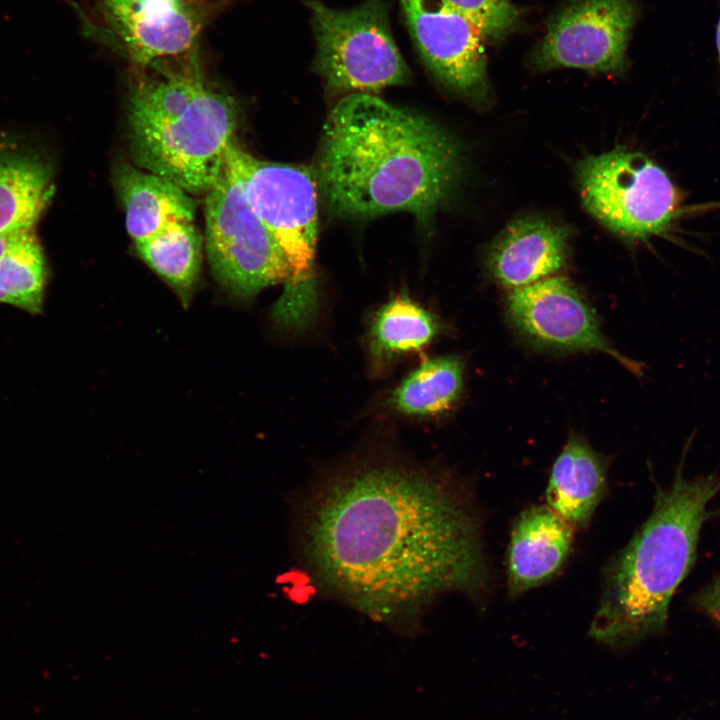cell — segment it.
I'll use <instances>...</instances> for the list:
<instances>
[{
	"label": "cell",
	"mask_w": 720,
	"mask_h": 720,
	"mask_svg": "<svg viewBox=\"0 0 720 720\" xmlns=\"http://www.w3.org/2000/svg\"><path fill=\"white\" fill-rule=\"evenodd\" d=\"M464 364L458 356H439L412 370L386 399L399 415L429 418L449 411L463 390Z\"/></svg>",
	"instance_id": "19"
},
{
	"label": "cell",
	"mask_w": 720,
	"mask_h": 720,
	"mask_svg": "<svg viewBox=\"0 0 720 720\" xmlns=\"http://www.w3.org/2000/svg\"><path fill=\"white\" fill-rule=\"evenodd\" d=\"M47 283L43 249L31 230L15 232L0 257V302L40 313Z\"/></svg>",
	"instance_id": "21"
},
{
	"label": "cell",
	"mask_w": 720,
	"mask_h": 720,
	"mask_svg": "<svg viewBox=\"0 0 720 720\" xmlns=\"http://www.w3.org/2000/svg\"><path fill=\"white\" fill-rule=\"evenodd\" d=\"M102 26L136 67L188 56L200 17L181 0H97Z\"/></svg>",
	"instance_id": "12"
},
{
	"label": "cell",
	"mask_w": 720,
	"mask_h": 720,
	"mask_svg": "<svg viewBox=\"0 0 720 720\" xmlns=\"http://www.w3.org/2000/svg\"><path fill=\"white\" fill-rule=\"evenodd\" d=\"M181 1H183V2H186V3H187V1H189V0H181Z\"/></svg>",
	"instance_id": "26"
},
{
	"label": "cell",
	"mask_w": 720,
	"mask_h": 720,
	"mask_svg": "<svg viewBox=\"0 0 720 720\" xmlns=\"http://www.w3.org/2000/svg\"><path fill=\"white\" fill-rule=\"evenodd\" d=\"M479 520L448 473L382 450L319 478L298 505L296 533L325 592L409 634L443 594L486 596Z\"/></svg>",
	"instance_id": "1"
},
{
	"label": "cell",
	"mask_w": 720,
	"mask_h": 720,
	"mask_svg": "<svg viewBox=\"0 0 720 720\" xmlns=\"http://www.w3.org/2000/svg\"><path fill=\"white\" fill-rule=\"evenodd\" d=\"M230 156L252 208L282 249L291 269V279L284 285L276 310L294 321L314 319L319 306L313 269L318 229L314 170L255 158L237 143Z\"/></svg>",
	"instance_id": "5"
},
{
	"label": "cell",
	"mask_w": 720,
	"mask_h": 720,
	"mask_svg": "<svg viewBox=\"0 0 720 720\" xmlns=\"http://www.w3.org/2000/svg\"><path fill=\"white\" fill-rule=\"evenodd\" d=\"M695 431L686 440L674 478L657 488L653 509L630 542L604 570L589 634L610 647H626L665 629L671 599L690 571L707 507L720 492L716 472L683 473Z\"/></svg>",
	"instance_id": "3"
},
{
	"label": "cell",
	"mask_w": 720,
	"mask_h": 720,
	"mask_svg": "<svg viewBox=\"0 0 720 720\" xmlns=\"http://www.w3.org/2000/svg\"><path fill=\"white\" fill-rule=\"evenodd\" d=\"M316 40L315 68L331 95L373 94L403 85L410 71L399 52L382 0L345 10L310 0Z\"/></svg>",
	"instance_id": "6"
},
{
	"label": "cell",
	"mask_w": 720,
	"mask_h": 720,
	"mask_svg": "<svg viewBox=\"0 0 720 720\" xmlns=\"http://www.w3.org/2000/svg\"><path fill=\"white\" fill-rule=\"evenodd\" d=\"M572 528L548 506H531L520 514L507 550L511 597L544 584L560 571L572 546Z\"/></svg>",
	"instance_id": "14"
},
{
	"label": "cell",
	"mask_w": 720,
	"mask_h": 720,
	"mask_svg": "<svg viewBox=\"0 0 720 720\" xmlns=\"http://www.w3.org/2000/svg\"><path fill=\"white\" fill-rule=\"evenodd\" d=\"M461 169L459 146L431 119L352 93L329 112L313 170L336 216L406 211L425 222L451 195Z\"/></svg>",
	"instance_id": "2"
},
{
	"label": "cell",
	"mask_w": 720,
	"mask_h": 720,
	"mask_svg": "<svg viewBox=\"0 0 720 720\" xmlns=\"http://www.w3.org/2000/svg\"><path fill=\"white\" fill-rule=\"evenodd\" d=\"M637 18L634 0H574L550 21L533 64L541 70L622 71Z\"/></svg>",
	"instance_id": "9"
},
{
	"label": "cell",
	"mask_w": 720,
	"mask_h": 720,
	"mask_svg": "<svg viewBox=\"0 0 720 720\" xmlns=\"http://www.w3.org/2000/svg\"><path fill=\"white\" fill-rule=\"evenodd\" d=\"M568 237L565 226L545 218L516 219L489 248V274L509 290L554 276L566 263Z\"/></svg>",
	"instance_id": "13"
},
{
	"label": "cell",
	"mask_w": 720,
	"mask_h": 720,
	"mask_svg": "<svg viewBox=\"0 0 720 720\" xmlns=\"http://www.w3.org/2000/svg\"><path fill=\"white\" fill-rule=\"evenodd\" d=\"M715 44H716V52H717L718 64H719V67H720V13H719L718 21H717V24H716Z\"/></svg>",
	"instance_id": "24"
},
{
	"label": "cell",
	"mask_w": 720,
	"mask_h": 720,
	"mask_svg": "<svg viewBox=\"0 0 720 720\" xmlns=\"http://www.w3.org/2000/svg\"><path fill=\"white\" fill-rule=\"evenodd\" d=\"M205 245L216 280L232 295L249 300L291 279L287 259L252 208L231 159L205 193Z\"/></svg>",
	"instance_id": "7"
},
{
	"label": "cell",
	"mask_w": 720,
	"mask_h": 720,
	"mask_svg": "<svg viewBox=\"0 0 720 720\" xmlns=\"http://www.w3.org/2000/svg\"><path fill=\"white\" fill-rule=\"evenodd\" d=\"M607 490V461L571 434L556 458L546 490L548 507L572 527L590 522Z\"/></svg>",
	"instance_id": "17"
},
{
	"label": "cell",
	"mask_w": 720,
	"mask_h": 720,
	"mask_svg": "<svg viewBox=\"0 0 720 720\" xmlns=\"http://www.w3.org/2000/svg\"><path fill=\"white\" fill-rule=\"evenodd\" d=\"M133 81L128 101L129 147L135 165L190 194H205L236 144L238 107L208 83L193 59L179 68L152 64Z\"/></svg>",
	"instance_id": "4"
},
{
	"label": "cell",
	"mask_w": 720,
	"mask_h": 720,
	"mask_svg": "<svg viewBox=\"0 0 720 720\" xmlns=\"http://www.w3.org/2000/svg\"><path fill=\"white\" fill-rule=\"evenodd\" d=\"M700 600L720 624V578L705 593H702Z\"/></svg>",
	"instance_id": "23"
},
{
	"label": "cell",
	"mask_w": 720,
	"mask_h": 720,
	"mask_svg": "<svg viewBox=\"0 0 720 720\" xmlns=\"http://www.w3.org/2000/svg\"><path fill=\"white\" fill-rule=\"evenodd\" d=\"M445 331L438 315L408 295L392 297L368 322L366 347L371 374L382 376L400 359L423 351Z\"/></svg>",
	"instance_id": "16"
},
{
	"label": "cell",
	"mask_w": 720,
	"mask_h": 720,
	"mask_svg": "<svg viewBox=\"0 0 720 720\" xmlns=\"http://www.w3.org/2000/svg\"><path fill=\"white\" fill-rule=\"evenodd\" d=\"M586 209L603 225L630 241L667 231L680 210L673 181L646 155L617 147L588 156L577 166Z\"/></svg>",
	"instance_id": "8"
},
{
	"label": "cell",
	"mask_w": 720,
	"mask_h": 720,
	"mask_svg": "<svg viewBox=\"0 0 720 720\" xmlns=\"http://www.w3.org/2000/svg\"><path fill=\"white\" fill-rule=\"evenodd\" d=\"M113 178L135 244L174 224L193 222L195 201L173 181L128 163L119 164Z\"/></svg>",
	"instance_id": "15"
},
{
	"label": "cell",
	"mask_w": 720,
	"mask_h": 720,
	"mask_svg": "<svg viewBox=\"0 0 720 720\" xmlns=\"http://www.w3.org/2000/svg\"><path fill=\"white\" fill-rule=\"evenodd\" d=\"M469 20L484 39H504L516 27L519 12L511 0H444Z\"/></svg>",
	"instance_id": "22"
},
{
	"label": "cell",
	"mask_w": 720,
	"mask_h": 720,
	"mask_svg": "<svg viewBox=\"0 0 720 720\" xmlns=\"http://www.w3.org/2000/svg\"><path fill=\"white\" fill-rule=\"evenodd\" d=\"M425 64L448 88L473 99L488 89L484 37L444 0H400Z\"/></svg>",
	"instance_id": "11"
},
{
	"label": "cell",
	"mask_w": 720,
	"mask_h": 720,
	"mask_svg": "<svg viewBox=\"0 0 720 720\" xmlns=\"http://www.w3.org/2000/svg\"><path fill=\"white\" fill-rule=\"evenodd\" d=\"M135 246L145 263L187 306L202 264L203 237L194 223L174 224Z\"/></svg>",
	"instance_id": "20"
},
{
	"label": "cell",
	"mask_w": 720,
	"mask_h": 720,
	"mask_svg": "<svg viewBox=\"0 0 720 720\" xmlns=\"http://www.w3.org/2000/svg\"><path fill=\"white\" fill-rule=\"evenodd\" d=\"M12 234L0 235V257L4 252Z\"/></svg>",
	"instance_id": "25"
},
{
	"label": "cell",
	"mask_w": 720,
	"mask_h": 720,
	"mask_svg": "<svg viewBox=\"0 0 720 720\" xmlns=\"http://www.w3.org/2000/svg\"><path fill=\"white\" fill-rule=\"evenodd\" d=\"M54 191L53 170L38 154L0 151V235L31 230Z\"/></svg>",
	"instance_id": "18"
},
{
	"label": "cell",
	"mask_w": 720,
	"mask_h": 720,
	"mask_svg": "<svg viewBox=\"0 0 720 720\" xmlns=\"http://www.w3.org/2000/svg\"><path fill=\"white\" fill-rule=\"evenodd\" d=\"M506 314L514 329L537 347L601 352L634 375H643L641 362L623 355L606 339L594 309L566 277L554 275L509 290Z\"/></svg>",
	"instance_id": "10"
}]
</instances>
